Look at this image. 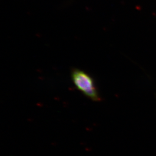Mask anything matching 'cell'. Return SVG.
Segmentation results:
<instances>
[{"label":"cell","mask_w":156,"mask_h":156,"mask_svg":"<svg viewBox=\"0 0 156 156\" xmlns=\"http://www.w3.org/2000/svg\"><path fill=\"white\" fill-rule=\"evenodd\" d=\"M71 77L76 87L87 98L95 101H101L94 81L85 72L74 69L71 72Z\"/></svg>","instance_id":"obj_1"}]
</instances>
